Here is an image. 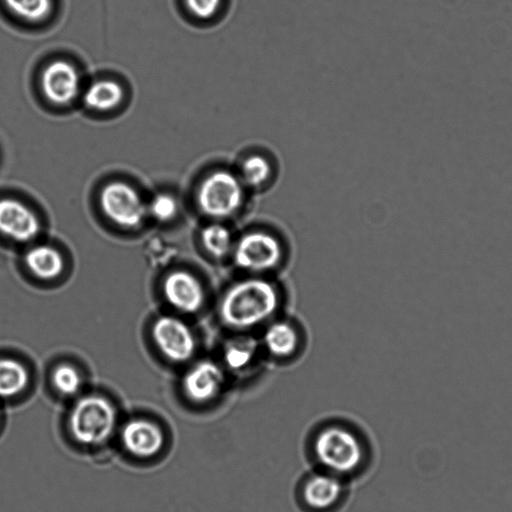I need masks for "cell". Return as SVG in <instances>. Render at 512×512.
I'll return each instance as SVG.
<instances>
[{
  "instance_id": "1",
  "label": "cell",
  "mask_w": 512,
  "mask_h": 512,
  "mask_svg": "<svg viewBox=\"0 0 512 512\" xmlns=\"http://www.w3.org/2000/svg\"><path fill=\"white\" fill-rule=\"evenodd\" d=\"M280 304L275 284L252 276L232 283L218 306L221 322L233 330H248L269 320Z\"/></svg>"
},
{
  "instance_id": "2",
  "label": "cell",
  "mask_w": 512,
  "mask_h": 512,
  "mask_svg": "<svg viewBox=\"0 0 512 512\" xmlns=\"http://www.w3.org/2000/svg\"><path fill=\"white\" fill-rule=\"evenodd\" d=\"M117 423L113 404L103 396L88 395L80 398L69 415V431L84 446H99L112 436Z\"/></svg>"
},
{
  "instance_id": "3",
  "label": "cell",
  "mask_w": 512,
  "mask_h": 512,
  "mask_svg": "<svg viewBox=\"0 0 512 512\" xmlns=\"http://www.w3.org/2000/svg\"><path fill=\"white\" fill-rule=\"evenodd\" d=\"M244 199V183L239 175L228 170H217L208 175L197 193V203L202 213L217 221L235 215Z\"/></svg>"
},
{
  "instance_id": "4",
  "label": "cell",
  "mask_w": 512,
  "mask_h": 512,
  "mask_svg": "<svg viewBox=\"0 0 512 512\" xmlns=\"http://www.w3.org/2000/svg\"><path fill=\"white\" fill-rule=\"evenodd\" d=\"M231 257L239 269L258 274L279 265L283 247L275 235L264 230H252L235 239Z\"/></svg>"
},
{
  "instance_id": "5",
  "label": "cell",
  "mask_w": 512,
  "mask_h": 512,
  "mask_svg": "<svg viewBox=\"0 0 512 512\" xmlns=\"http://www.w3.org/2000/svg\"><path fill=\"white\" fill-rule=\"evenodd\" d=\"M319 461L337 472L355 469L361 461L362 450L356 437L341 428H328L321 432L315 443Z\"/></svg>"
},
{
  "instance_id": "6",
  "label": "cell",
  "mask_w": 512,
  "mask_h": 512,
  "mask_svg": "<svg viewBox=\"0 0 512 512\" xmlns=\"http://www.w3.org/2000/svg\"><path fill=\"white\" fill-rule=\"evenodd\" d=\"M100 204L104 214L124 228L138 227L147 212L138 193L122 182H113L105 186L101 192Z\"/></svg>"
},
{
  "instance_id": "7",
  "label": "cell",
  "mask_w": 512,
  "mask_h": 512,
  "mask_svg": "<svg viewBox=\"0 0 512 512\" xmlns=\"http://www.w3.org/2000/svg\"><path fill=\"white\" fill-rule=\"evenodd\" d=\"M158 349L173 362H186L196 351V338L190 327L173 316H161L152 327Z\"/></svg>"
},
{
  "instance_id": "8",
  "label": "cell",
  "mask_w": 512,
  "mask_h": 512,
  "mask_svg": "<svg viewBox=\"0 0 512 512\" xmlns=\"http://www.w3.org/2000/svg\"><path fill=\"white\" fill-rule=\"evenodd\" d=\"M35 213L13 198L0 199V234L16 242H28L40 232Z\"/></svg>"
},
{
  "instance_id": "9",
  "label": "cell",
  "mask_w": 512,
  "mask_h": 512,
  "mask_svg": "<svg viewBox=\"0 0 512 512\" xmlns=\"http://www.w3.org/2000/svg\"><path fill=\"white\" fill-rule=\"evenodd\" d=\"M167 302L179 311L195 313L205 302L202 283L187 271H174L167 275L163 283Z\"/></svg>"
},
{
  "instance_id": "10",
  "label": "cell",
  "mask_w": 512,
  "mask_h": 512,
  "mask_svg": "<svg viewBox=\"0 0 512 512\" xmlns=\"http://www.w3.org/2000/svg\"><path fill=\"white\" fill-rule=\"evenodd\" d=\"M225 382L224 368L205 360L194 365L183 378L185 395L194 402L204 403L215 398Z\"/></svg>"
},
{
  "instance_id": "11",
  "label": "cell",
  "mask_w": 512,
  "mask_h": 512,
  "mask_svg": "<svg viewBox=\"0 0 512 512\" xmlns=\"http://www.w3.org/2000/svg\"><path fill=\"white\" fill-rule=\"evenodd\" d=\"M121 442L125 450L138 458L155 456L163 447L162 429L147 419H131L121 429Z\"/></svg>"
},
{
  "instance_id": "12",
  "label": "cell",
  "mask_w": 512,
  "mask_h": 512,
  "mask_svg": "<svg viewBox=\"0 0 512 512\" xmlns=\"http://www.w3.org/2000/svg\"><path fill=\"white\" fill-rule=\"evenodd\" d=\"M42 87L46 97L53 103L64 105L72 101L78 93L79 77L69 63L55 61L45 69Z\"/></svg>"
},
{
  "instance_id": "13",
  "label": "cell",
  "mask_w": 512,
  "mask_h": 512,
  "mask_svg": "<svg viewBox=\"0 0 512 512\" xmlns=\"http://www.w3.org/2000/svg\"><path fill=\"white\" fill-rule=\"evenodd\" d=\"M262 343L270 355L276 358H287L297 350L299 335L291 323L275 321L264 331Z\"/></svg>"
},
{
  "instance_id": "14",
  "label": "cell",
  "mask_w": 512,
  "mask_h": 512,
  "mask_svg": "<svg viewBox=\"0 0 512 512\" xmlns=\"http://www.w3.org/2000/svg\"><path fill=\"white\" fill-rule=\"evenodd\" d=\"M24 261L35 276L44 280L56 278L64 268V260L59 251L45 245L27 251Z\"/></svg>"
},
{
  "instance_id": "15",
  "label": "cell",
  "mask_w": 512,
  "mask_h": 512,
  "mask_svg": "<svg viewBox=\"0 0 512 512\" xmlns=\"http://www.w3.org/2000/svg\"><path fill=\"white\" fill-rule=\"evenodd\" d=\"M257 354L256 343L251 338L239 337L228 340L222 350V362L231 372H241L250 367Z\"/></svg>"
},
{
  "instance_id": "16",
  "label": "cell",
  "mask_w": 512,
  "mask_h": 512,
  "mask_svg": "<svg viewBox=\"0 0 512 512\" xmlns=\"http://www.w3.org/2000/svg\"><path fill=\"white\" fill-rule=\"evenodd\" d=\"M29 373L19 361L0 358V398H12L25 390Z\"/></svg>"
},
{
  "instance_id": "17",
  "label": "cell",
  "mask_w": 512,
  "mask_h": 512,
  "mask_svg": "<svg viewBox=\"0 0 512 512\" xmlns=\"http://www.w3.org/2000/svg\"><path fill=\"white\" fill-rule=\"evenodd\" d=\"M201 242L206 252L215 259L231 256L235 239L231 230L216 221L201 230Z\"/></svg>"
},
{
  "instance_id": "18",
  "label": "cell",
  "mask_w": 512,
  "mask_h": 512,
  "mask_svg": "<svg viewBox=\"0 0 512 512\" xmlns=\"http://www.w3.org/2000/svg\"><path fill=\"white\" fill-rule=\"evenodd\" d=\"M341 485L335 478L326 475L313 477L305 487L307 503L314 508H326L339 497Z\"/></svg>"
},
{
  "instance_id": "19",
  "label": "cell",
  "mask_w": 512,
  "mask_h": 512,
  "mask_svg": "<svg viewBox=\"0 0 512 512\" xmlns=\"http://www.w3.org/2000/svg\"><path fill=\"white\" fill-rule=\"evenodd\" d=\"M123 97L120 85L114 81H98L86 91L84 101L87 106L96 110H109L117 106Z\"/></svg>"
},
{
  "instance_id": "20",
  "label": "cell",
  "mask_w": 512,
  "mask_h": 512,
  "mask_svg": "<svg viewBox=\"0 0 512 512\" xmlns=\"http://www.w3.org/2000/svg\"><path fill=\"white\" fill-rule=\"evenodd\" d=\"M270 175L269 161L261 155H251L244 160L239 177L245 186L256 188L265 184Z\"/></svg>"
},
{
  "instance_id": "21",
  "label": "cell",
  "mask_w": 512,
  "mask_h": 512,
  "mask_svg": "<svg viewBox=\"0 0 512 512\" xmlns=\"http://www.w3.org/2000/svg\"><path fill=\"white\" fill-rule=\"evenodd\" d=\"M16 16L29 21L46 18L51 11V0H3Z\"/></svg>"
},
{
  "instance_id": "22",
  "label": "cell",
  "mask_w": 512,
  "mask_h": 512,
  "mask_svg": "<svg viewBox=\"0 0 512 512\" xmlns=\"http://www.w3.org/2000/svg\"><path fill=\"white\" fill-rule=\"evenodd\" d=\"M52 384L60 394L72 396L79 391L81 376L73 366L61 364L53 370Z\"/></svg>"
},
{
  "instance_id": "23",
  "label": "cell",
  "mask_w": 512,
  "mask_h": 512,
  "mask_svg": "<svg viewBox=\"0 0 512 512\" xmlns=\"http://www.w3.org/2000/svg\"><path fill=\"white\" fill-rule=\"evenodd\" d=\"M178 205L174 197L168 194H158L148 206V211L157 220L165 222L175 217Z\"/></svg>"
},
{
  "instance_id": "24",
  "label": "cell",
  "mask_w": 512,
  "mask_h": 512,
  "mask_svg": "<svg viewBox=\"0 0 512 512\" xmlns=\"http://www.w3.org/2000/svg\"><path fill=\"white\" fill-rule=\"evenodd\" d=\"M186 3L195 16L209 19L218 11L221 0H186Z\"/></svg>"
}]
</instances>
